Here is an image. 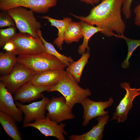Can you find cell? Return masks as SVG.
Wrapping results in <instances>:
<instances>
[{
  "label": "cell",
  "mask_w": 140,
  "mask_h": 140,
  "mask_svg": "<svg viewBox=\"0 0 140 140\" xmlns=\"http://www.w3.org/2000/svg\"><path fill=\"white\" fill-rule=\"evenodd\" d=\"M124 0H102L91 9L86 17L70 14L75 18L102 29L101 32L107 37L115 36L114 31L120 35L124 32L126 25L121 17Z\"/></svg>",
  "instance_id": "cell-1"
},
{
  "label": "cell",
  "mask_w": 140,
  "mask_h": 140,
  "mask_svg": "<svg viewBox=\"0 0 140 140\" xmlns=\"http://www.w3.org/2000/svg\"><path fill=\"white\" fill-rule=\"evenodd\" d=\"M78 83L66 71L63 79L57 84L52 86L47 92L56 91L60 93L65 98L67 104L72 109L76 104H81L92 94L89 88H82Z\"/></svg>",
  "instance_id": "cell-2"
},
{
  "label": "cell",
  "mask_w": 140,
  "mask_h": 140,
  "mask_svg": "<svg viewBox=\"0 0 140 140\" xmlns=\"http://www.w3.org/2000/svg\"><path fill=\"white\" fill-rule=\"evenodd\" d=\"M17 62L37 73L53 69L64 70L67 67L57 58L46 52L18 55Z\"/></svg>",
  "instance_id": "cell-3"
},
{
  "label": "cell",
  "mask_w": 140,
  "mask_h": 140,
  "mask_svg": "<svg viewBox=\"0 0 140 140\" xmlns=\"http://www.w3.org/2000/svg\"><path fill=\"white\" fill-rule=\"evenodd\" d=\"M14 20L20 33H28L39 37L38 32L41 25L35 17L34 12L22 7L13 8L6 11Z\"/></svg>",
  "instance_id": "cell-4"
},
{
  "label": "cell",
  "mask_w": 140,
  "mask_h": 140,
  "mask_svg": "<svg viewBox=\"0 0 140 140\" xmlns=\"http://www.w3.org/2000/svg\"><path fill=\"white\" fill-rule=\"evenodd\" d=\"M15 46L11 52L16 55H33L46 52L41 38L36 37L27 33H19L9 41Z\"/></svg>",
  "instance_id": "cell-5"
},
{
  "label": "cell",
  "mask_w": 140,
  "mask_h": 140,
  "mask_svg": "<svg viewBox=\"0 0 140 140\" xmlns=\"http://www.w3.org/2000/svg\"><path fill=\"white\" fill-rule=\"evenodd\" d=\"M37 73L17 62L9 74L1 76L0 82L10 93L14 94L22 85L31 80Z\"/></svg>",
  "instance_id": "cell-6"
},
{
  "label": "cell",
  "mask_w": 140,
  "mask_h": 140,
  "mask_svg": "<svg viewBox=\"0 0 140 140\" xmlns=\"http://www.w3.org/2000/svg\"><path fill=\"white\" fill-rule=\"evenodd\" d=\"M57 0H0V10L22 7L28 8L34 12L44 14L51 8L55 6Z\"/></svg>",
  "instance_id": "cell-7"
},
{
  "label": "cell",
  "mask_w": 140,
  "mask_h": 140,
  "mask_svg": "<svg viewBox=\"0 0 140 140\" xmlns=\"http://www.w3.org/2000/svg\"><path fill=\"white\" fill-rule=\"evenodd\" d=\"M45 108L48 111L46 115L52 120L58 123L75 117L72 113V109L67 104L63 96L52 97L49 100Z\"/></svg>",
  "instance_id": "cell-8"
},
{
  "label": "cell",
  "mask_w": 140,
  "mask_h": 140,
  "mask_svg": "<svg viewBox=\"0 0 140 140\" xmlns=\"http://www.w3.org/2000/svg\"><path fill=\"white\" fill-rule=\"evenodd\" d=\"M65 123L57 122L52 120L47 116L44 118L38 119L33 122L24 124L23 127L26 128L31 127L38 130L46 137L53 136L59 140H65L64 135H67L68 134L64 128Z\"/></svg>",
  "instance_id": "cell-9"
},
{
  "label": "cell",
  "mask_w": 140,
  "mask_h": 140,
  "mask_svg": "<svg viewBox=\"0 0 140 140\" xmlns=\"http://www.w3.org/2000/svg\"><path fill=\"white\" fill-rule=\"evenodd\" d=\"M121 87L126 92L124 96L116 107L111 120H117V122L123 123L127 120V115L133 106L135 98L140 96V91L135 88H131L129 83L124 82L120 84Z\"/></svg>",
  "instance_id": "cell-10"
},
{
  "label": "cell",
  "mask_w": 140,
  "mask_h": 140,
  "mask_svg": "<svg viewBox=\"0 0 140 140\" xmlns=\"http://www.w3.org/2000/svg\"><path fill=\"white\" fill-rule=\"evenodd\" d=\"M114 102L112 97L105 101H96L88 98L86 99L81 104L83 109L82 126L87 125L93 118L108 114L109 111H105V109L111 106Z\"/></svg>",
  "instance_id": "cell-11"
},
{
  "label": "cell",
  "mask_w": 140,
  "mask_h": 140,
  "mask_svg": "<svg viewBox=\"0 0 140 140\" xmlns=\"http://www.w3.org/2000/svg\"><path fill=\"white\" fill-rule=\"evenodd\" d=\"M49 100L47 97L43 96L41 100L27 105L16 101V106L24 114L23 124L31 123L38 119L45 118V107Z\"/></svg>",
  "instance_id": "cell-12"
},
{
  "label": "cell",
  "mask_w": 140,
  "mask_h": 140,
  "mask_svg": "<svg viewBox=\"0 0 140 140\" xmlns=\"http://www.w3.org/2000/svg\"><path fill=\"white\" fill-rule=\"evenodd\" d=\"M11 94L4 85L0 82V111L10 116L16 122L23 119V113L15 103Z\"/></svg>",
  "instance_id": "cell-13"
},
{
  "label": "cell",
  "mask_w": 140,
  "mask_h": 140,
  "mask_svg": "<svg viewBox=\"0 0 140 140\" xmlns=\"http://www.w3.org/2000/svg\"><path fill=\"white\" fill-rule=\"evenodd\" d=\"M52 86H37L33 84L31 80L22 85L14 94V100L22 103L30 102L43 96L42 93L47 91Z\"/></svg>",
  "instance_id": "cell-14"
},
{
  "label": "cell",
  "mask_w": 140,
  "mask_h": 140,
  "mask_svg": "<svg viewBox=\"0 0 140 140\" xmlns=\"http://www.w3.org/2000/svg\"><path fill=\"white\" fill-rule=\"evenodd\" d=\"M66 71L53 69L37 73L31 80L34 85L42 86H52L57 84L63 78Z\"/></svg>",
  "instance_id": "cell-15"
},
{
  "label": "cell",
  "mask_w": 140,
  "mask_h": 140,
  "mask_svg": "<svg viewBox=\"0 0 140 140\" xmlns=\"http://www.w3.org/2000/svg\"><path fill=\"white\" fill-rule=\"evenodd\" d=\"M108 114L99 117L97 124L88 132L82 135H73L68 137L71 140H101L103 138L104 127L109 119Z\"/></svg>",
  "instance_id": "cell-16"
},
{
  "label": "cell",
  "mask_w": 140,
  "mask_h": 140,
  "mask_svg": "<svg viewBox=\"0 0 140 140\" xmlns=\"http://www.w3.org/2000/svg\"><path fill=\"white\" fill-rule=\"evenodd\" d=\"M16 121L10 116L0 111V123L6 134L13 140H22Z\"/></svg>",
  "instance_id": "cell-17"
},
{
  "label": "cell",
  "mask_w": 140,
  "mask_h": 140,
  "mask_svg": "<svg viewBox=\"0 0 140 140\" xmlns=\"http://www.w3.org/2000/svg\"><path fill=\"white\" fill-rule=\"evenodd\" d=\"M40 18L47 20L52 26L56 27L58 29L57 37L54 40L53 43L60 50L62 49V45L63 43L64 35L67 27L72 21L69 18L65 17L62 20H58L48 16L39 17Z\"/></svg>",
  "instance_id": "cell-18"
},
{
  "label": "cell",
  "mask_w": 140,
  "mask_h": 140,
  "mask_svg": "<svg viewBox=\"0 0 140 140\" xmlns=\"http://www.w3.org/2000/svg\"><path fill=\"white\" fill-rule=\"evenodd\" d=\"M83 37L82 21H72L68 25L64 35V41L67 44L79 41Z\"/></svg>",
  "instance_id": "cell-19"
},
{
  "label": "cell",
  "mask_w": 140,
  "mask_h": 140,
  "mask_svg": "<svg viewBox=\"0 0 140 140\" xmlns=\"http://www.w3.org/2000/svg\"><path fill=\"white\" fill-rule=\"evenodd\" d=\"M89 56V51L84 53L79 59L71 63L66 69V71L78 82L80 81L83 69L88 62Z\"/></svg>",
  "instance_id": "cell-20"
},
{
  "label": "cell",
  "mask_w": 140,
  "mask_h": 140,
  "mask_svg": "<svg viewBox=\"0 0 140 140\" xmlns=\"http://www.w3.org/2000/svg\"><path fill=\"white\" fill-rule=\"evenodd\" d=\"M82 21L83 41L82 44L79 47L78 52L79 54L82 55L85 53L86 49H87L88 51L89 50L88 43L90 38L97 32H99L101 33L103 30L99 27H95L94 25Z\"/></svg>",
  "instance_id": "cell-21"
},
{
  "label": "cell",
  "mask_w": 140,
  "mask_h": 140,
  "mask_svg": "<svg viewBox=\"0 0 140 140\" xmlns=\"http://www.w3.org/2000/svg\"><path fill=\"white\" fill-rule=\"evenodd\" d=\"M17 62V57L10 52L0 53V74L1 75L9 74Z\"/></svg>",
  "instance_id": "cell-22"
},
{
  "label": "cell",
  "mask_w": 140,
  "mask_h": 140,
  "mask_svg": "<svg viewBox=\"0 0 140 140\" xmlns=\"http://www.w3.org/2000/svg\"><path fill=\"white\" fill-rule=\"evenodd\" d=\"M38 33L39 36L42 40L46 53L57 58L67 67L74 61L73 59L71 57H67L59 53L51 43L47 41L43 37L41 30L39 31Z\"/></svg>",
  "instance_id": "cell-23"
},
{
  "label": "cell",
  "mask_w": 140,
  "mask_h": 140,
  "mask_svg": "<svg viewBox=\"0 0 140 140\" xmlns=\"http://www.w3.org/2000/svg\"><path fill=\"white\" fill-rule=\"evenodd\" d=\"M114 36L117 38L123 39L127 44L128 47L127 56L121 64L122 68L126 69L129 66V60L132 54L135 50L140 46V39H131L125 37L123 34L120 35L115 34Z\"/></svg>",
  "instance_id": "cell-24"
},
{
  "label": "cell",
  "mask_w": 140,
  "mask_h": 140,
  "mask_svg": "<svg viewBox=\"0 0 140 140\" xmlns=\"http://www.w3.org/2000/svg\"><path fill=\"white\" fill-rule=\"evenodd\" d=\"M17 34L15 26H11L5 29H0V47L5 44Z\"/></svg>",
  "instance_id": "cell-25"
},
{
  "label": "cell",
  "mask_w": 140,
  "mask_h": 140,
  "mask_svg": "<svg viewBox=\"0 0 140 140\" xmlns=\"http://www.w3.org/2000/svg\"><path fill=\"white\" fill-rule=\"evenodd\" d=\"M15 22L12 17L6 11H1L0 13V27L15 26Z\"/></svg>",
  "instance_id": "cell-26"
},
{
  "label": "cell",
  "mask_w": 140,
  "mask_h": 140,
  "mask_svg": "<svg viewBox=\"0 0 140 140\" xmlns=\"http://www.w3.org/2000/svg\"><path fill=\"white\" fill-rule=\"evenodd\" d=\"M133 0H124L123 3L122 11L125 18L128 19L131 16V6Z\"/></svg>",
  "instance_id": "cell-27"
},
{
  "label": "cell",
  "mask_w": 140,
  "mask_h": 140,
  "mask_svg": "<svg viewBox=\"0 0 140 140\" xmlns=\"http://www.w3.org/2000/svg\"><path fill=\"white\" fill-rule=\"evenodd\" d=\"M134 11L135 15L134 24L136 26L140 27V1L139 4L135 8Z\"/></svg>",
  "instance_id": "cell-28"
},
{
  "label": "cell",
  "mask_w": 140,
  "mask_h": 140,
  "mask_svg": "<svg viewBox=\"0 0 140 140\" xmlns=\"http://www.w3.org/2000/svg\"><path fill=\"white\" fill-rule=\"evenodd\" d=\"M3 49L7 52H12L15 49V46L10 41L7 43L3 47Z\"/></svg>",
  "instance_id": "cell-29"
},
{
  "label": "cell",
  "mask_w": 140,
  "mask_h": 140,
  "mask_svg": "<svg viewBox=\"0 0 140 140\" xmlns=\"http://www.w3.org/2000/svg\"><path fill=\"white\" fill-rule=\"evenodd\" d=\"M82 2H83L88 4H90L94 5V0H79Z\"/></svg>",
  "instance_id": "cell-30"
},
{
  "label": "cell",
  "mask_w": 140,
  "mask_h": 140,
  "mask_svg": "<svg viewBox=\"0 0 140 140\" xmlns=\"http://www.w3.org/2000/svg\"><path fill=\"white\" fill-rule=\"evenodd\" d=\"M100 0H94V4H97L99 2Z\"/></svg>",
  "instance_id": "cell-31"
},
{
  "label": "cell",
  "mask_w": 140,
  "mask_h": 140,
  "mask_svg": "<svg viewBox=\"0 0 140 140\" xmlns=\"http://www.w3.org/2000/svg\"><path fill=\"white\" fill-rule=\"evenodd\" d=\"M136 140H140V137H139Z\"/></svg>",
  "instance_id": "cell-32"
},
{
  "label": "cell",
  "mask_w": 140,
  "mask_h": 140,
  "mask_svg": "<svg viewBox=\"0 0 140 140\" xmlns=\"http://www.w3.org/2000/svg\"><path fill=\"white\" fill-rule=\"evenodd\" d=\"M138 90H139L140 91V88H138V89H137Z\"/></svg>",
  "instance_id": "cell-33"
}]
</instances>
